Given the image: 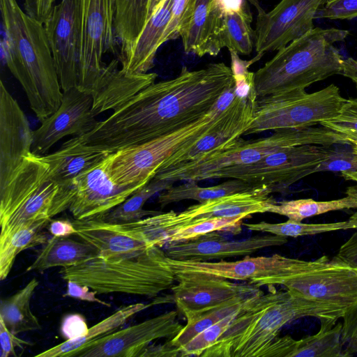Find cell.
Listing matches in <instances>:
<instances>
[{
	"label": "cell",
	"mask_w": 357,
	"mask_h": 357,
	"mask_svg": "<svg viewBox=\"0 0 357 357\" xmlns=\"http://www.w3.org/2000/svg\"><path fill=\"white\" fill-rule=\"evenodd\" d=\"M291 257L278 254L251 257L234 261H199L176 260L167 257V261L174 273H199L227 280H255L284 275L289 268Z\"/></svg>",
	"instance_id": "603a6c76"
},
{
	"label": "cell",
	"mask_w": 357,
	"mask_h": 357,
	"mask_svg": "<svg viewBox=\"0 0 357 357\" xmlns=\"http://www.w3.org/2000/svg\"><path fill=\"white\" fill-rule=\"evenodd\" d=\"M173 183L169 181L153 178L121 204L97 219L109 224L120 225L158 214L160 211L146 210L143 206L149 199L172 186Z\"/></svg>",
	"instance_id": "e575fe53"
},
{
	"label": "cell",
	"mask_w": 357,
	"mask_h": 357,
	"mask_svg": "<svg viewBox=\"0 0 357 357\" xmlns=\"http://www.w3.org/2000/svg\"><path fill=\"white\" fill-rule=\"evenodd\" d=\"M342 342L344 357L357 353V303L342 317Z\"/></svg>",
	"instance_id": "f6af8a7d"
},
{
	"label": "cell",
	"mask_w": 357,
	"mask_h": 357,
	"mask_svg": "<svg viewBox=\"0 0 357 357\" xmlns=\"http://www.w3.org/2000/svg\"><path fill=\"white\" fill-rule=\"evenodd\" d=\"M329 148L326 158L319 164L316 172L357 171V156L348 150Z\"/></svg>",
	"instance_id": "7bdbcfd3"
},
{
	"label": "cell",
	"mask_w": 357,
	"mask_h": 357,
	"mask_svg": "<svg viewBox=\"0 0 357 357\" xmlns=\"http://www.w3.org/2000/svg\"><path fill=\"white\" fill-rule=\"evenodd\" d=\"M38 284V280L33 278L16 293L1 301L0 318L8 329L15 335L41 328L39 320L30 306Z\"/></svg>",
	"instance_id": "1f68e13d"
},
{
	"label": "cell",
	"mask_w": 357,
	"mask_h": 357,
	"mask_svg": "<svg viewBox=\"0 0 357 357\" xmlns=\"http://www.w3.org/2000/svg\"><path fill=\"white\" fill-rule=\"evenodd\" d=\"M0 6L6 64L42 122L59 108L63 97L44 24L23 11L16 0H0Z\"/></svg>",
	"instance_id": "3957f363"
},
{
	"label": "cell",
	"mask_w": 357,
	"mask_h": 357,
	"mask_svg": "<svg viewBox=\"0 0 357 357\" xmlns=\"http://www.w3.org/2000/svg\"><path fill=\"white\" fill-rule=\"evenodd\" d=\"M342 75L353 81L357 89V59L349 57L344 60Z\"/></svg>",
	"instance_id": "11a10c76"
},
{
	"label": "cell",
	"mask_w": 357,
	"mask_h": 357,
	"mask_svg": "<svg viewBox=\"0 0 357 357\" xmlns=\"http://www.w3.org/2000/svg\"><path fill=\"white\" fill-rule=\"evenodd\" d=\"M259 295L236 299L227 304L188 320L186 324L183 326L180 332L169 340L178 349L207 328L213 326L225 317L242 310L252 299Z\"/></svg>",
	"instance_id": "ab89813d"
},
{
	"label": "cell",
	"mask_w": 357,
	"mask_h": 357,
	"mask_svg": "<svg viewBox=\"0 0 357 357\" xmlns=\"http://www.w3.org/2000/svg\"><path fill=\"white\" fill-rule=\"evenodd\" d=\"M346 100L334 84L311 93L298 89L259 97L253 120L243 135L319 124L335 117Z\"/></svg>",
	"instance_id": "8fae6325"
},
{
	"label": "cell",
	"mask_w": 357,
	"mask_h": 357,
	"mask_svg": "<svg viewBox=\"0 0 357 357\" xmlns=\"http://www.w3.org/2000/svg\"><path fill=\"white\" fill-rule=\"evenodd\" d=\"M167 0H156L155 1V6H154V8H153V13H152V15L151 16L153 15V14L157 10V9L161 6V5L165 2Z\"/></svg>",
	"instance_id": "6f0895ef"
},
{
	"label": "cell",
	"mask_w": 357,
	"mask_h": 357,
	"mask_svg": "<svg viewBox=\"0 0 357 357\" xmlns=\"http://www.w3.org/2000/svg\"><path fill=\"white\" fill-rule=\"evenodd\" d=\"M97 292L89 287L77 283L74 281H67V289L63 294V297H70L83 301L96 303L105 307H110L111 304L98 298Z\"/></svg>",
	"instance_id": "681fc988"
},
{
	"label": "cell",
	"mask_w": 357,
	"mask_h": 357,
	"mask_svg": "<svg viewBox=\"0 0 357 357\" xmlns=\"http://www.w3.org/2000/svg\"><path fill=\"white\" fill-rule=\"evenodd\" d=\"M93 98L73 87L63 91L59 108L33 130L31 152L45 155L60 139L68 135L82 136L98 123L93 110Z\"/></svg>",
	"instance_id": "2e32d148"
},
{
	"label": "cell",
	"mask_w": 357,
	"mask_h": 357,
	"mask_svg": "<svg viewBox=\"0 0 357 357\" xmlns=\"http://www.w3.org/2000/svg\"><path fill=\"white\" fill-rule=\"evenodd\" d=\"M230 104L220 97L207 114L188 125L110 153L107 157V171L111 178L119 185L143 187L154 178L171 155L192 147L217 127L228 114Z\"/></svg>",
	"instance_id": "9c48e42d"
},
{
	"label": "cell",
	"mask_w": 357,
	"mask_h": 357,
	"mask_svg": "<svg viewBox=\"0 0 357 357\" xmlns=\"http://www.w3.org/2000/svg\"><path fill=\"white\" fill-rule=\"evenodd\" d=\"M52 219L39 218L24 225L10 236L0 241V279L8 276L16 257L22 251L38 245H43L48 241L43 231Z\"/></svg>",
	"instance_id": "d6a6232c"
},
{
	"label": "cell",
	"mask_w": 357,
	"mask_h": 357,
	"mask_svg": "<svg viewBox=\"0 0 357 357\" xmlns=\"http://www.w3.org/2000/svg\"><path fill=\"white\" fill-rule=\"evenodd\" d=\"M333 258L352 267L357 268V231L340 246Z\"/></svg>",
	"instance_id": "816d5d0a"
},
{
	"label": "cell",
	"mask_w": 357,
	"mask_h": 357,
	"mask_svg": "<svg viewBox=\"0 0 357 357\" xmlns=\"http://www.w3.org/2000/svg\"><path fill=\"white\" fill-rule=\"evenodd\" d=\"M181 356L177 347L168 340L164 344H150L142 352L139 357H176Z\"/></svg>",
	"instance_id": "f5cc1de1"
},
{
	"label": "cell",
	"mask_w": 357,
	"mask_h": 357,
	"mask_svg": "<svg viewBox=\"0 0 357 357\" xmlns=\"http://www.w3.org/2000/svg\"><path fill=\"white\" fill-rule=\"evenodd\" d=\"M349 31L316 27L278 50L254 75L257 98L305 89L335 75H342L344 60L335 44Z\"/></svg>",
	"instance_id": "277c9868"
},
{
	"label": "cell",
	"mask_w": 357,
	"mask_h": 357,
	"mask_svg": "<svg viewBox=\"0 0 357 357\" xmlns=\"http://www.w3.org/2000/svg\"><path fill=\"white\" fill-rule=\"evenodd\" d=\"M97 255V250L85 241L52 236L43 245L26 271H43L54 267L66 268L80 264Z\"/></svg>",
	"instance_id": "f1b7e54d"
},
{
	"label": "cell",
	"mask_w": 357,
	"mask_h": 357,
	"mask_svg": "<svg viewBox=\"0 0 357 357\" xmlns=\"http://www.w3.org/2000/svg\"><path fill=\"white\" fill-rule=\"evenodd\" d=\"M250 10L225 13L220 31L222 48L227 47L238 54L249 55L255 47V30Z\"/></svg>",
	"instance_id": "f35d334b"
},
{
	"label": "cell",
	"mask_w": 357,
	"mask_h": 357,
	"mask_svg": "<svg viewBox=\"0 0 357 357\" xmlns=\"http://www.w3.org/2000/svg\"><path fill=\"white\" fill-rule=\"evenodd\" d=\"M73 187L52 179L42 155L30 153L11 181L0 190V241L29 222L52 219L68 210Z\"/></svg>",
	"instance_id": "ba28073f"
},
{
	"label": "cell",
	"mask_w": 357,
	"mask_h": 357,
	"mask_svg": "<svg viewBox=\"0 0 357 357\" xmlns=\"http://www.w3.org/2000/svg\"><path fill=\"white\" fill-rule=\"evenodd\" d=\"M331 146L306 144L268 155L248 165L227 168L211 178H236L253 188L271 193L282 192L298 181L315 173L317 166L328 155Z\"/></svg>",
	"instance_id": "7c38bea8"
},
{
	"label": "cell",
	"mask_w": 357,
	"mask_h": 357,
	"mask_svg": "<svg viewBox=\"0 0 357 357\" xmlns=\"http://www.w3.org/2000/svg\"><path fill=\"white\" fill-rule=\"evenodd\" d=\"M306 144L333 146L347 143L341 135L321 126L279 130L270 136L255 139L239 137L229 147L199 162L157 173L153 178L172 183L211 179L214 174L222 169L250 165L269 154Z\"/></svg>",
	"instance_id": "30bf717a"
},
{
	"label": "cell",
	"mask_w": 357,
	"mask_h": 357,
	"mask_svg": "<svg viewBox=\"0 0 357 357\" xmlns=\"http://www.w3.org/2000/svg\"><path fill=\"white\" fill-rule=\"evenodd\" d=\"M257 287L282 285L310 304L319 321L336 324L357 303V268L323 255L314 260L292 258L282 275L257 279Z\"/></svg>",
	"instance_id": "8992f818"
},
{
	"label": "cell",
	"mask_w": 357,
	"mask_h": 357,
	"mask_svg": "<svg viewBox=\"0 0 357 357\" xmlns=\"http://www.w3.org/2000/svg\"><path fill=\"white\" fill-rule=\"evenodd\" d=\"M174 275L177 284L171 289L172 298L187 321L236 299L264 293L256 285L234 283L211 275L199 273Z\"/></svg>",
	"instance_id": "5bb4252c"
},
{
	"label": "cell",
	"mask_w": 357,
	"mask_h": 357,
	"mask_svg": "<svg viewBox=\"0 0 357 357\" xmlns=\"http://www.w3.org/2000/svg\"><path fill=\"white\" fill-rule=\"evenodd\" d=\"M319 125L341 135L347 144L357 142V98L347 99L339 114Z\"/></svg>",
	"instance_id": "60d3db41"
},
{
	"label": "cell",
	"mask_w": 357,
	"mask_h": 357,
	"mask_svg": "<svg viewBox=\"0 0 357 357\" xmlns=\"http://www.w3.org/2000/svg\"><path fill=\"white\" fill-rule=\"evenodd\" d=\"M341 176L346 180L357 183V171H347L341 172Z\"/></svg>",
	"instance_id": "9f6ffc18"
},
{
	"label": "cell",
	"mask_w": 357,
	"mask_h": 357,
	"mask_svg": "<svg viewBox=\"0 0 357 357\" xmlns=\"http://www.w3.org/2000/svg\"><path fill=\"white\" fill-rule=\"evenodd\" d=\"M350 208H357V185L347 188L346 196L340 199L316 201L307 198L275 202L268 212L286 216L294 221L302 222L306 218L328 212Z\"/></svg>",
	"instance_id": "4dcf8cb0"
},
{
	"label": "cell",
	"mask_w": 357,
	"mask_h": 357,
	"mask_svg": "<svg viewBox=\"0 0 357 357\" xmlns=\"http://www.w3.org/2000/svg\"><path fill=\"white\" fill-rule=\"evenodd\" d=\"M75 236L93 246L98 255L109 261L131 258L146 252L150 247L114 230L109 223L94 218L73 221Z\"/></svg>",
	"instance_id": "d4e9b609"
},
{
	"label": "cell",
	"mask_w": 357,
	"mask_h": 357,
	"mask_svg": "<svg viewBox=\"0 0 357 357\" xmlns=\"http://www.w3.org/2000/svg\"><path fill=\"white\" fill-rule=\"evenodd\" d=\"M223 15L220 0H191L178 32L185 52L199 57L218 55L222 49Z\"/></svg>",
	"instance_id": "cb8c5ba5"
},
{
	"label": "cell",
	"mask_w": 357,
	"mask_h": 357,
	"mask_svg": "<svg viewBox=\"0 0 357 357\" xmlns=\"http://www.w3.org/2000/svg\"><path fill=\"white\" fill-rule=\"evenodd\" d=\"M44 26L63 91L77 88L81 50L80 0H61Z\"/></svg>",
	"instance_id": "9a60e30c"
},
{
	"label": "cell",
	"mask_w": 357,
	"mask_h": 357,
	"mask_svg": "<svg viewBox=\"0 0 357 357\" xmlns=\"http://www.w3.org/2000/svg\"><path fill=\"white\" fill-rule=\"evenodd\" d=\"M253 188L249 183L240 179L231 178L211 187H201L197 181H187L177 186H171L161 192L158 202L161 207L183 200L192 199L204 202L227 195L243 192Z\"/></svg>",
	"instance_id": "836d02e7"
},
{
	"label": "cell",
	"mask_w": 357,
	"mask_h": 357,
	"mask_svg": "<svg viewBox=\"0 0 357 357\" xmlns=\"http://www.w3.org/2000/svg\"><path fill=\"white\" fill-rule=\"evenodd\" d=\"M320 323L316 334L295 340L290 357H344L341 339L342 323Z\"/></svg>",
	"instance_id": "d590c367"
},
{
	"label": "cell",
	"mask_w": 357,
	"mask_h": 357,
	"mask_svg": "<svg viewBox=\"0 0 357 357\" xmlns=\"http://www.w3.org/2000/svg\"><path fill=\"white\" fill-rule=\"evenodd\" d=\"M235 86L231 67L210 63L174 78L153 82L113 111L89 132L84 144L112 153L183 128L207 114Z\"/></svg>",
	"instance_id": "6da1fadb"
},
{
	"label": "cell",
	"mask_w": 357,
	"mask_h": 357,
	"mask_svg": "<svg viewBox=\"0 0 357 357\" xmlns=\"http://www.w3.org/2000/svg\"><path fill=\"white\" fill-rule=\"evenodd\" d=\"M271 194L266 188H253L192 205L180 213L174 211L162 213L167 229V236L174 227L195 219L231 218L240 215H246L250 218L253 214L268 212L271 206L276 202Z\"/></svg>",
	"instance_id": "7402d4cb"
},
{
	"label": "cell",
	"mask_w": 357,
	"mask_h": 357,
	"mask_svg": "<svg viewBox=\"0 0 357 357\" xmlns=\"http://www.w3.org/2000/svg\"><path fill=\"white\" fill-rule=\"evenodd\" d=\"M174 0H167L153 14L132 47L121 56V70L126 74L147 73L154 65L155 54L162 45Z\"/></svg>",
	"instance_id": "4316f807"
},
{
	"label": "cell",
	"mask_w": 357,
	"mask_h": 357,
	"mask_svg": "<svg viewBox=\"0 0 357 357\" xmlns=\"http://www.w3.org/2000/svg\"><path fill=\"white\" fill-rule=\"evenodd\" d=\"M191 0H174L170 19L162 37V44L179 37L181 22Z\"/></svg>",
	"instance_id": "bcb514c9"
},
{
	"label": "cell",
	"mask_w": 357,
	"mask_h": 357,
	"mask_svg": "<svg viewBox=\"0 0 357 357\" xmlns=\"http://www.w3.org/2000/svg\"><path fill=\"white\" fill-rule=\"evenodd\" d=\"M248 1L257 10V55L252 59L256 62L265 54L282 49L314 29L315 15L327 0H280L268 12L261 7L257 0Z\"/></svg>",
	"instance_id": "4fadbf2b"
},
{
	"label": "cell",
	"mask_w": 357,
	"mask_h": 357,
	"mask_svg": "<svg viewBox=\"0 0 357 357\" xmlns=\"http://www.w3.org/2000/svg\"><path fill=\"white\" fill-rule=\"evenodd\" d=\"M107 157L73 180L74 195L68 210L75 220L99 218L140 188L115 183L107 171Z\"/></svg>",
	"instance_id": "ac0fdd59"
},
{
	"label": "cell",
	"mask_w": 357,
	"mask_h": 357,
	"mask_svg": "<svg viewBox=\"0 0 357 357\" xmlns=\"http://www.w3.org/2000/svg\"><path fill=\"white\" fill-rule=\"evenodd\" d=\"M33 130L17 100L0 82V190L31 153Z\"/></svg>",
	"instance_id": "ffe728a7"
},
{
	"label": "cell",
	"mask_w": 357,
	"mask_h": 357,
	"mask_svg": "<svg viewBox=\"0 0 357 357\" xmlns=\"http://www.w3.org/2000/svg\"><path fill=\"white\" fill-rule=\"evenodd\" d=\"M243 225L250 231L296 238L340 230L357 229V211L346 220L331 223L308 224L289 219L280 223H269L262 221L257 223H243Z\"/></svg>",
	"instance_id": "8d00e7d4"
},
{
	"label": "cell",
	"mask_w": 357,
	"mask_h": 357,
	"mask_svg": "<svg viewBox=\"0 0 357 357\" xmlns=\"http://www.w3.org/2000/svg\"><path fill=\"white\" fill-rule=\"evenodd\" d=\"M109 154L83 143L75 136L55 152L42 157L49 166L52 179L61 185L73 187V180L79 174L102 162Z\"/></svg>",
	"instance_id": "484cf974"
},
{
	"label": "cell",
	"mask_w": 357,
	"mask_h": 357,
	"mask_svg": "<svg viewBox=\"0 0 357 357\" xmlns=\"http://www.w3.org/2000/svg\"><path fill=\"white\" fill-rule=\"evenodd\" d=\"M287 241V237L271 234L229 241L216 231L191 241L168 244L164 250L173 259L208 261L249 256L261 249L282 245Z\"/></svg>",
	"instance_id": "44dd1931"
},
{
	"label": "cell",
	"mask_w": 357,
	"mask_h": 357,
	"mask_svg": "<svg viewBox=\"0 0 357 357\" xmlns=\"http://www.w3.org/2000/svg\"><path fill=\"white\" fill-rule=\"evenodd\" d=\"M268 287V293L252 299L201 357H264L284 326L304 317L317 318L310 304L287 290Z\"/></svg>",
	"instance_id": "5b68a950"
},
{
	"label": "cell",
	"mask_w": 357,
	"mask_h": 357,
	"mask_svg": "<svg viewBox=\"0 0 357 357\" xmlns=\"http://www.w3.org/2000/svg\"><path fill=\"white\" fill-rule=\"evenodd\" d=\"M183 326L177 312L169 311L117 330L90 345L77 357H139L153 341L175 337Z\"/></svg>",
	"instance_id": "d6986e66"
},
{
	"label": "cell",
	"mask_w": 357,
	"mask_h": 357,
	"mask_svg": "<svg viewBox=\"0 0 357 357\" xmlns=\"http://www.w3.org/2000/svg\"><path fill=\"white\" fill-rule=\"evenodd\" d=\"M357 17V0H327L315 19L352 20Z\"/></svg>",
	"instance_id": "ee69618b"
},
{
	"label": "cell",
	"mask_w": 357,
	"mask_h": 357,
	"mask_svg": "<svg viewBox=\"0 0 357 357\" xmlns=\"http://www.w3.org/2000/svg\"><path fill=\"white\" fill-rule=\"evenodd\" d=\"M61 278L86 285L98 294L121 293L156 297L172 289L174 273L162 248L150 247L136 257L117 261L95 255L59 271Z\"/></svg>",
	"instance_id": "52a82bcc"
},
{
	"label": "cell",
	"mask_w": 357,
	"mask_h": 357,
	"mask_svg": "<svg viewBox=\"0 0 357 357\" xmlns=\"http://www.w3.org/2000/svg\"><path fill=\"white\" fill-rule=\"evenodd\" d=\"M152 304L133 303L121 307L112 314L89 328L87 333L80 337L68 340L40 354L36 357L76 356L90 345L121 328L136 314L146 310Z\"/></svg>",
	"instance_id": "83f0119b"
},
{
	"label": "cell",
	"mask_w": 357,
	"mask_h": 357,
	"mask_svg": "<svg viewBox=\"0 0 357 357\" xmlns=\"http://www.w3.org/2000/svg\"><path fill=\"white\" fill-rule=\"evenodd\" d=\"M85 318L80 314L66 315L61 321L60 332L66 340H73L85 335L89 331Z\"/></svg>",
	"instance_id": "7dc6e473"
},
{
	"label": "cell",
	"mask_w": 357,
	"mask_h": 357,
	"mask_svg": "<svg viewBox=\"0 0 357 357\" xmlns=\"http://www.w3.org/2000/svg\"><path fill=\"white\" fill-rule=\"evenodd\" d=\"M33 344L19 338L15 334L10 332L5 325L3 319L0 318V356H16L15 348L23 349L25 346Z\"/></svg>",
	"instance_id": "c3c4849f"
},
{
	"label": "cell",
	"mask_w": 357,
	"mask_h": 357,
	"mask_svg": "<svg viewBox=\"0 0 357 357\" xmlns=\"http://www.w3.org/2000/svg\"><path fill=\"white\" fill-rule=\"evenodd\" d=\"M153 0H115L114 31L121 56L134 45L150 19Z\"/></svg>",
	"instance_id": "f546056e"
},
{
	"label": "cell",
	"mask_w": 357,
	"mask_h": 357,
	"mask_svg": "<svg viewBox=\"0 0 357 357\" xmlns=\"http://www.w3.org/2000/svg\"><path fill=\"white\" fill-rule=\"evenodd\" d=\"M47 229L53 236L58 237H68L77 233L73 222L68 220H52Z\"/></svg>",
	"instance_id": "db71d44e"
},
{
	"label": "cell",
	"mask_w": 357,
	"mask_h": 357,
	"mask_svg": "<svg viewBox=\"0 0 357 357\" xmlns=\"http://www.w3.org/2000/svg\"><path fill=\"white\" fill-rule=\"evenodd\" d=\"M352 151L357 156V142L353 145Z\"/></svg>",
	"instance_id": "680465c9"
},
{
	"label": "cell",
	"mask_w": 357,
	"mask_h": 357,
	"mask_svg": "<svg viewBox=\"0 0 357 357\" xmlns=\"http://www.w3.org/2000/svg\"><path fill=\"white\" fill-rule=\"evenodd\" d=\"M238 312L231 314L225 317L191 339L188 342L178 349L181 356L201 357L202 354L208 348L215 343L226 331Z\"/></svg>",
	"instance_id": "b9f144b4"
},
{
	"label": "cell",
	"mask_w": 357,
	"mask_h": 357,
	"mask_svg": "<svg viewBox=\"0 0 357 357\" xmlns=\"http://www.w3.org/2000/svg\"><path fill=\"white\" fill-rule=\"evenodd\" d=\"M257 98L256 91L245 97L236 94L224 120L194 146L180 150L171 155L157 173L199 162L229 147L243 135L250 127L253 120Z\"/></svg>",
	"instance_id": "e0dca14e"
},
{
	"label": "cell",
	"mask_w": 357,
	"mask_h": 357,
	"mask_svg": "<svg viewBox=\"0 0 357 357\" xmlns=\"http://www.w3.org/2000/svg\"><path fill=\"white\" fill-rule=\"evenodd\" d=\"M115 0H80L81 50L77 89L93 98L96 116L115 110L153 82L150 73L126 74L117 61L103 62L114 50Z\"/></svg>",
	"instance_id": "7a4b0ae2"
},
{
	"label": "cell",
	"mask_w": 357,
	"mask_h": 357,
	"mask_svg": "<svg viewBox=\"0 0 357 357\" xmlns=\"http://www.w3.org/2000/svg\"><path fill=\"white\" fill-rule=\"evenodd\" d=\"M249 218L246 215H240L231 218L215 217L195 219L172 229L166 238L165 245L191 241L216 231L237 234L241 232L243 220Z\"/></svg>",
	"instance_id": "74e56055"
},
{
	"label": "cell",
	"mask_w": 357,
	"mask_h": 357,
	"mask_svg": "<svg viewBox=\"0 0 357 357\" xmlns=\"http://www.w3.org/2000/svg\"><path fill=\"white\" fill-rule=\"evenodd\" d=\"M55 0H24V11L31 17L44 24L48 18Z\"/></svg>",
	"instance_id": "f907efd6"
}]
</instances>
